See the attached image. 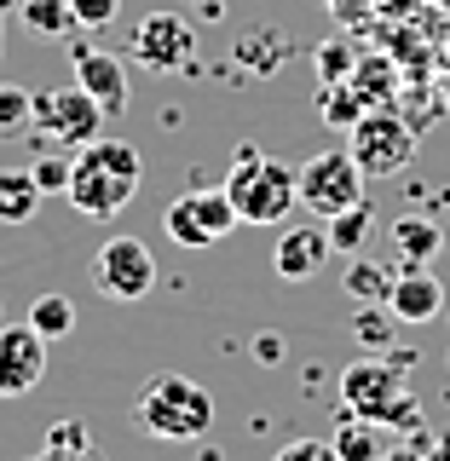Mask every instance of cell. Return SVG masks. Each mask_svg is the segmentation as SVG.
I'll return each instance as SVG.
<instances>
[{
	"label": "cell",
	"instance_id": "1",
	"mask_svg": "<svg viewBox=\"0 0 450 461\" xmlns=\"http://www.w3.org/2000/svg\"><path fill=\"white\" fill-rule=\"evenodd\" d=\"M144 185V156L127 139H93L69 162V208L87 220H115Z\"/></svg>",
	"mask_w": 450,
	"mask_h": 461
},
{
	"label": "cell",
	"instance_id": "2",
	"mask_svg": "<svg viewBox=\"0 0 450 461\" xmlns=\"http://www.w3.org/2000/svg\"><path fill=\"white\" fill-rule=\"evenodd\" d=\"M341 410L364 415V421L381 427H422V403L410 393V357H358V364L341 369Z\"/></svg>",
	"mask_w": 450,
	"mask_h": 461
},
{
	"label": "cell",
	"instance_id": "3",
	"mask_svg": "<svg viewBox=\"0 0 450 461\" xmlns=\"http://www.w3.org/2000/svg\"><path fill=\"white\" fill-rule=\"evenodd\" d=\"M133 427L151 432L162 444H185V438H202L214 427V398L208 386H197L191 375H156L144 381V393L133 398Z\"/></svg>",
	"mask_w": 450,
	"mask_h": 461
},
{
	"label": "cell",
	"instance_id": "4",
	"mask_svg": "<svg viewBox=\"0 0 450 461\" xmlns=\"http://www.w3.org/2000/svg\"><path fill=\"white\" fill-rule=\"evenodd\" d=\"M225 196H231L243 225H283L289 208L300 202V179H295V167H283L271 156H260L254 144H243L237 162H231Z\"/></svg>",
	"mask_w": 450,
	"mask_h": 461
},
{
	"label": "cell",
	"instance_id": "5",
	"mask_svg": "<svg viewBox=\"0 0 450 461\" xmlns=\"http://www.w3.org/2000/svg\"><path fill=\"white\" fill-rule=\"evenodd\" d=\"M346 150H353V162L364 167V179H387V173H404L416 156V127L404 122L399 110L375 104L358 115V127L346 133Z\"/></svg>",
	"mask_w": 450,
	"mask_h": 461
},
{
	"label": "cell",
	"instance_id": "6",
	"mask_svg": "<svg viewBox=\"0 0 450 461\" xmlns=\"http://www.w3.org/2000/svg\"><path fill=\"white\" fill-rule=\"evenodd\" d=\"M29 122H35L52 144H69V150H81V144H93L98 133H105L110 115L98 110V98L87 93L81 81H69V86H47V93H35V110H29Z\"/></svg>",
	"mask_w": 450,
	"mask_h": 461
},
{
	"label": "cell",
	"instance_id": "7",
	"mask_svg": "<svg viewBox=\"0 0 450 461\" xmlns=\"http://www.w3.org/2000/svg\"><path fill=\"white\" fill-rule=\"evenodd\" d=\"M300 179V208H312L317 220H335L353 202H364V167L353 162V150H317Z\"/></svg>",
	"mask_w": 450,
	"mask_h": 461
},
{
	"label": "cell",
	"instance_id": "8",
	"mask_svg": "<svg viewBox=\"0 0 450 461\" xmlns=\"http://www.w3.org/2000/svg\"><path fill=\"white\" fill-rule=\"evenodd\" d=\"M93 288L105 300H122V306H133L156 288V254L144 249L139 237H110L105 249L93 254Z\"/></svg>",
	"mask_w": 450,
	"mask_h": 461
},
{
	"label": "cell",
	"instance_id": "9",
	"mask_svg": "<svg viewBox=\"0 0 450 461\" xmlns=\"http://www.w3.org/2000/svg\"><path fill=\"white\" fill-rule=\"evenodd\" d=\"M133 58L156 76H185L197 64V29L179 12H144L133 23Z\"/></svg>",
	"mask_w": 450,
	"mask_h": 461
},
{
	"label": "cell",
	"instance_id": "10",
	"mask_svg": "<svg viewBox=\"0 0 450 461\" xmlns=\"http://www.w3.org/2000/svg\"><path fill=\"white\" fill-rule=\"evenodd\" d=\"M69 69H76V81L98 98V110H105V115H122L127 104H133L127 64H122V58H115L110 47H98V41L76 35V41H69Z\"/></svg>",
	"mask_w": 450,
	"mask_h": 461
},
{
	"label": "cell",
	"instance_id": "11",
	"mask_svg": "<svg viewBox=\"0 0 450 461\" xmlns=\"http://www.w3.org/2000/svg\"><path fill=\"white\" fill-rule=\"evenodd\" d=\"M47 381V340L29 323H0V398H23Z\"/></svg>",
	"mask_w": 450,
	"mask_h": 461
},
{
	"label": "cell",
	"instance_id": "12",
	"mask_svg": "<svg viewBox=\"0 0 450 461\" xmlns=\"http://www.w3.org/2000/svg\"><path fill=\"white\" fill-rule=\"evenodd\" d=\"M335 254L329 249V225H283L278 230V249H271V271L283 283H307L324 271V259Z\"/></svg>",
	"mask_w": 450,
	"mask_h": 461
},
{
	"label": "cell",
	"instance_id": "13",
	"mask_svg": "<svg viewBox=\"0 0 450 461\" xmlns=\"http://www.w3.org/2000/svg\"><path fill=\"white\" fill-rule=\"evenodd\" d=\"M387 306H393L399 323H433V317L445 312V283L433 277L427 266H404L393 277V294H387Z\"/></svg>",
	"mask_w": 450,
	"mask_h": 461
},
{
	"label": "cell",
	"instance_id": "14",
	"mask_svg": "<svg viewBox=\"0 0 450 461\" xmlns=\"http://www.w3.org/2000/svg\"><path fill=\"white\" fill-rule=\"evenodd\" d=\"M41 185L29 167H0V225H29L41 213Z\"/></svg>",
	"mask_w": 450,
	"mask_h": 461
},
{
	"label": "cell",
	"instance_id": "15",
	"mask_svg": "<svg viewBox=\"0 0 450 461\" xmlns=\"http://www.w3.org/2000/svg\"><path fill=\"white\" fill-rule=\"evenodd\" d=\"M29 461H105V450L93 444V432H87V421H58V427H47V444H41Z\"/></svg>",
	"mask_w": 450,
	"mask_h": 461
},
{
	"label": "cell",
	"instance_id": "16",
	"mask_svg": "<svg viewBox=\"0 0 450 461\" xmlns=\"http://www.w3.org/2000/svg\"><path fill=\"white\" fill-rule=\"evenodd\" d=\"M393 249H399L404 266H427L445 249V230L433 220H422V213H404V220H393Z\"/></svg>",
	"mask_w": 450,
	"mask_h": 461
},
{
	"label": "cell",
	"instance_id": "17",
	"mask_svg": "<svg viewBox=\"0 0 450 461\" xmlns=\"http://www.w3.org/2000/svg\"><path fill=\"white\" fill-rule=\"evenodd\" d=\"M341 450V461H381V421H364V415H346L341 410V427H335V438H329Z\"/></svg>",
	"mask_w": 450,
	"mask_h": 461
},
{
	"label": "cell",
	"instance_id": "18",
	"mask_svg": "<svg viewBox=\"0 0 450 461\" xmlns=\"http://www.w3.org/2000/svg\"><path fill=\"white\" fill-rule=\"evenodd\" d=\"M364 110H370V98L358 93L353 81H324V93H317V115H324L329 127H341V133H353Z\"/></svg>",
	"mask_w": 450,
	"mask_h": 461
},
{
	"label": "cell",
	"instance_id": "19",
	"mask_svg": "<svg viewBox=\"0 0 450 461\" xmlns=\"http://www.w3.org/2000/svg\"><path fill=\"white\" fill-rule=\"evenodd\" d=\"M162 230L179 249H208V225H202V213H197V191H185V196H173L168 202V213H162Z\"/></svg>",
	"mask_w": 450,
	"mask_h": 461
},
{
	"label": "cell",
	"instance_id": "20",
	"mask_svg": "<svg viewBox=\"0 0 450 461\" xmlns=\"http://www.w3.org/2000/svg\"><path fill=\"white\" fill-rule=\"evenodd\" d=\"M370 225H375V208H370V196H364V202H353L346 213L329 220V249H335V254H358V249H364V237H370Z\"/></svg>",
	"mask_w": 450,
	"mask_h": 461
},
{
	"label": "cell",
	"instance_id": "21",
	"mask_svg": "<svg viewBox=\"0 0 450 461\" xmlns=\"http://www.w3.org/2000/svg\"><path fill=\"white\" fill-rule=\"evenodd\" d=\"M29 329H35L41 340H64V335H76V306H69L64 294H41L35 306H29Z\"/></svg>",
	"mask_w": 450,
	"mask_h": 461
},
{
	"label": "cell",
	"instance_id": "22",
	"mask_svg": "<svg viewBox=\"0 0 450 461\" xmlns=\"http://www.w3.org/2000/svg\"><path fill=\"white\" fill-rule=\"evenodd\" d=\"M393 277H399L393 266H375V259H353V266H346V294L370 306V300H387V294H393Z\"/></svg>",
	"mask_w": 450,
	"mask_h": 461
},
{
	"label": "cell",
	"instance_id": "23",
	"mask_svg": "<svg viewBox=\"0 0 450 461\" xmlns=\"http://www.w3.org/2000/svg\"><path fill=\"white\" fill-rule=\"evenodd\" d=\"M18 18L35 29V35H69V29H76L69 0H18Z\"/></svg>",
	"mask_w": 450,
	"mask_h": 461
},
{
	"label": "cell",
	"instance_id": "24",
	"mask_svg": "<svg viewBox=\"0 0 450 461\" xmlns=\"http://www.w3.org/2000/svg\"><path fill=\"white\" fill-rule=\"evenodd\" d=\"M393 329H399V317H393V306H387V300H370V306L353 317V335L364 340L370 352H387V346H393Z\"/></svg>",
	"mask_w": 450,
	"mask_h": 461
},
{
	"label": "cell",
	"instance_id": "25",
	"mask_svg": "<svg viewBox=\"0 0 450 461\" xmlns=\"http://www.w3.org/2000/svg\"><path fill=\"white\" fill-rule=\"evenodd\" d=\"M197 213H202V225H208V237L220 242V237H231L243 220H237V208H231V196H225V185L220 191H197Z\"/></svg>",
	"mask_w": 450,
	"mask_h": 461
},
{
	"label": "cell",
	"instance_id": "26",
	"mask_svg": "<svg viewBox=\"0 0 450 461\" xmlns=\"http://www.w3.org/2000/svg\"><path fill=\"white\" fill-rule=\"evenodd\" d=\"M237 58H243V64H254V69H271L278 58H289V41L278 35V29H254V35H243Z\"/></svg>",
	"mask_w": 450,
	"mask_h": 461
},
{
	"label": "cell",
	"instance_id": "27",
	"mask_svg": "<svg viewBox=\"0 0 450 461\" xmlns=\"http://www.w3.org/2000/svg\"><path fill=\"white\" fill-rule=\"evenodd\" d=\"M29 110H35V93L18 86V81H0V139L29 127Z\"/></svg>",
	"mask_w": 450,
	"mask_h": 461
},
{
	"label": "cell",
	"instance_id": "28",
	"mask_svg": "<svg viewBox=\"0 0 450 461\" xmlns=\"http://www.w3.org/2000/svg\"><path fill=\"white\" fill-rule=\"evenodd\" d=\"M312 64H317V81H353L358 52L346 47V41H324V47L312 52Z\"/></svg>",
	"mask_w": 450,
	"mask_h": 461
},
{
	"label": "cell",
	"instance_id": "29",
	"mask_svg": "<svg viewBox=\"0 0 450 461\" xmlns=\"http://www.w3.org/2000/svg\"><path fill=\"white\" fill-rule=\"evenodd\" d=\"M69 12H76V29H110L122 18V0H69Z\"/></svg>",
	"mask_w": 450,
	"mask_h": 461
},
{
	"label": "cell",
	"instance_id": "30",
	"mask_svg": "<svg viewBox=\"0 0 450 461\" xmlns=\"http://www.w3.org/2000/svg\"><path fill=\"white\" fill-rule=\"evenodd\" d=\"M271 461H341V450L329 438H295V444H283Z\"/></svg>",
	"mask_w": 450,
	"mask_h": 461
},
{
	"label": "cell",
	"instance_id": "31",
	"mask_svg": "<svg viewBox=\"0 0 450 461\" xmlns=\"http://www.w3.org/2000/svg\"><path fill=\"white\" fill-rule=\"evenodd\" d=\"M29 173H35L41 196H64L69 191V162H64V156H47V162H35Z\"/></svg>",
	"mask_w": 450,
	"mask_h": 461
},
{
	"label": "cell",
	"instance_id": "32",
	"mask_svg": "<svg viewBox=\"0 0 450 461\" xmlns=\"http://www.w3.org/2000/svg\"><path fill=\"white\" fill-rule=\"evenodd\" d=\"M427 444H433V438H416V444H393V450H381V461H427Z\"/></svg>",
	"mask_w": 450,
	"mask_h": 461
},
{
	"label": "cell",
	"instance_id": "33",
	"mask_svg": "<svg viewBox=\"0 0 450 461\" xmlns=\"http://www.w3.org/2000/svg\"><path fill=\"white\" fill-rule=\"evenodd\" d=\"M329 6H335V18H346V23H358L370 12V0H329Z\"/></svg>",
	"mask_w": 450,
	"mask_h": 461
},
{
	"label": "cell",
	"instance_id": "34",
	"mask_svg": "<svg viewBox=\"0 0 450 461\" xmlns=\"http://www.w3.org/2000/svg\"><path fill=\"white\" fill-rule=\"evenodd\" d=\"M254 352L266 357V364H278V357H283V340H278V335H260V340H254Z\"/></svg>",
	"mask_w": 450,
	"mask_h": 461
},
{
	"label": "cell",
	"instance_id": "35",
	"mask_svg": "<svg viewBox=\"0 0 450 461\" xmlns=\"http://www.w3.org/2000/svg\"><path fill=\"white\" fill-rule=\"evenodd\" d=\"M427 461H450V427H445V432H439V438H433V444H427Z\"/></svg>",
	"mask_w": 450,
	"mask_h": 461
},
{
	"label": "cell",
	"instance_id": "36",
	"mask_svg": "<svg viewBox=\"0 0 450 461\" xmlns=\"http://www.w3.org/2000/svg\"><path fill=\"white\" fill-rule=\"evenodd\" d=\"M0 52H6V12H0Z\"/></svg>",
	"mask_w": 450,
	"mask_h": 461
},
{
	"label": "cell",
	"instance_id": "37",
	"mask_svg": "<svg viewBox=\"0 0 450 461\" xmlns=\"http://www.w3.org/2000/svg\"><path fill=\"white\" fill-rule=\"evenodd\" d=\"M12 6H18V0H0V12H12Z\"/></svg>",
	"mask_w": 450,
	"mask_h": 461
},
{
	"label": "cell",
	"instance_id": "38",
	"mask_svg": "<svg viewBox=\"0 0 450 461\" xmlns=\"http://www.w3.org/2000/svg\"><path fill=\"white\" fill-rule=\"evenodd\" d=\"M445 249H450V230H445Z\"/></svg>",
	"mask_w": 450,
	"mask_h": 461
}]
</instances>
